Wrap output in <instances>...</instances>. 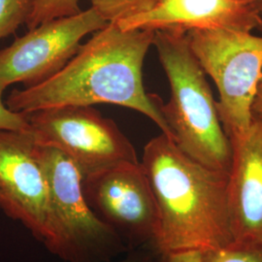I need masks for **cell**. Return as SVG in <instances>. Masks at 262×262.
Masks as SVG:
<instances>
[{"label": "cell", "mask_w": 262, "mask_h": 262, "mask_svg": "<svg viewBox=\"0 0 262 262\" xmlns=\"http://www.w3.org/2000/svg\"><path fill=\"white\" fill-rule=\"evenodd\" d=\"M155 33L150 29L123 30L108 24L82 44L55 75L13 91L5 103L10 110L26 115L66 105H118L148 117L171 138L160 109L162 101L148 94L143 82L144 61Z\"/></svg>", "instance_id": "obj_1"}, {"label": "cell", "mask_w": 262, "mask_h": 262, "mask_svg": "<svg viewBox=\"0 0 262 262\" xmlns=\"http://www.w3.org/2000/svg\"><path fill=\"white\" fill-rule=\"evenodd\" d=\"M140 163L158 206L157 253L206 252L233 243L228 173L190 159L163 133L146 144Z\"/></svg>", "instance_id": "obj_2"}, {"label": "cell", "mask_w": 262, "mask_h": 262, "mask_svg": "<svg viewBox=\"0 0 262 262\" xmlns=\"http://www.w3.org/2000/svg\"><path fill=\"white\" fill-rule=\"evenodd\" d=\"M152 45L170 84V99L160 109L171 139L190 159L229 174L232 145L223 128L206 73L189 47L187 31L156 30Z\"/></svg>", "instance_id": "obj_3"}, {"label": "cell", "mask_w": 262, "mask_h": 262, "mask_svg": "<svg viewBox=\"0 0 262 262\" xmlns=\"http://www.w3.org/2000/svg\"><path fill=\"white\" fill-rule=\"evenodd\" d=\"M47 181L52 236L46 248L66 262H111L128 252L89 205L83 175L60 150L37 144Z\"/></svg>", "instance_id": "obj_4"}, {"label": "cell", "mask_w": 262, "mask_h": 262, "mask_svg": "<svg viewBox=\"0 0 262 262\" xmlns=\"http://www.w3.org/2000/svg\"><path fill=\"white\" fill-rule=\"evenodd\" d=\"M187 36L217 88L216 109L227 137L241 136L253 120L252 105L262 78V36L233 29L189 30Z\"/></svg>", "instance_id": "obj_5"}, {"label": "cell", "mask_w": 262, "mask_h": 262, "mask_svg": "<svg viewBox=\"0 0 262 262\" xmlns=\"http://www.w3.org/2000/svg\"><path fill=\"white\" fill-rule=\"evenodd\" d=\"M38 145L71 159L83 178L125 162H139L136 150L117 123L93 106L66 105L28 114Z\"/></svg>", "instance_id": "obj_6"}, {"label": "cell", "mask_w": 262, "mask_h": 262, "mask_svg": "<svg viewBox=\"0 0 262 262\" xmlns=\"http://www.w3.org/2000/svg\"><path fill=\"white\" fill-rule=\"evenodd\" d=\"M83 190L94 214L128 251L154 247L159 229L158 206L140 161L121 163L84 177Z\"/></svg>", "instance_id": "obj_7"}, {"label": "cell", "mask_w": 262, "mask_h": 262, "mask_svg": "<svg viewBox=\"0 0 262 262\" xmlns=\"http://www.w3.org/2000/svg\"><path fill=\"white\" fill-rule=\"evenodd\" d=\"M108 24L90 8L28 29L10 46L0 50V89L5 91L11 84L30 86L44 82L74 56L83 38Z\"/></svg>", "instance_id": "obj_8"}, {"label": "cell", "mask_w": 262, "mask_h": 262, "mask_svg": "<svg viewBox=\"0 0 262 262\" xmlns=\"http://www.w3.org/2000/svg\"><path fill=\"white\" fill-rule=\"evenodd\" d=\"M0 210L38 241L50 242L47 181L30 130H0Z\"/></svg>", "instance_id": "obj_9"}, {"label": "cell", "mask_w": 262, "mask_h": 262, "mask_svg": "<svg viewBox=\"0 0 262 262\" xmlns=\"http://www.w3.org/2000/svg\"><path fill=\"white\" fill-rule=\"evenodd\" d=\"M132 29H262L257 0H158L146 13L116 24Z\"/></svg>", "instance_id": "obj_10"}, {"label": "cell", "mask_w": 262, "mask_h": 262, "mask_svg": "<svg viewBox=\"0 0 262 262\" xmlns=\"http://www.w3.org/2000/svg\"><path fill=\"white\" fill-rule=\"evenodd\" d=\"M228 206L233 243L262 246V121L230 140Z\"/></svg>", "instance_id": "obj_11"}, {"label": "cell", "mask_w": 262, "mask_h": 262, "mask_svg": "<svg viewBox=\"0 0 262 262\" xmlns=\"http://www.w3.org/2000/svg\"><path fill=\"white\" fill-rule=\"evenodd\" d=\"M93 9L109 24H118L151 9L158 0H90Z\"/></svg>", "instance_id": "obj_12"}, {"label": "cell", "mask_w": 262, "mask_h": 262, "mask_svg": "<svg viewBox=\"0 0 262 262\" xmlns=\"http://www.w3.org/2000/svg\"><path fill=\"white\" fill-rule=\"evenodd\" d=\"M81 11L79 0H33L32 11L26 25L31 29L48 20L76 15Z\"/></svg>", "instance_id": "obj_13"}, {"label": "cell", "mask_w": 262, "mask_h": 262, "mask_svg": "<svg viewBox=\"0 0 262 262\" xmlns=\"http://www.w3.org/2000/svg\"><path fill=\"white\" fill-rule=\"evenodd\" d=\"M32 7L33 0H0V40L27 24Z\"/></svg>", "instance_id": "obj_14"}, {"label": "cell", "mask_w": 262, "mask_h": 262, "mask_svg": "<svg viewBox=\"0 0 262 262\" xmlns=\"http://www.w3.org/2000/svg\"><path fill=\"white\" fill-rule=\"evenodd\" d=\"M203 262H262V246L232 243L202 253Z\"/></svg>", "instance_id": "obj_15"}, {"label": "cell", "mask_w": 262, "mask_h": 262, "mask_svg": "<svg viewBox=\"0 0 262 262\" xmlns=\"http://www.w3.org/2000/svg\"><path fill=\"white\" fill-rule=\"evenodd\" d=\"M3 93L4 91L0 89V130H29L28 115L10 110L3 102Z\"/></svg>", "instance_id": "obj_16"}, {"label": "cell", "mask_w": 262, "mask_h": 262, "mask_svg": "<svg viewBox=\"0 0 262 262\" xmlns=\"http://www.w3.org/2000/svg\"><path fill=\"white\" fill-rule=\"evenodd\" d=\"M202 253L198 251H187L158 253L155 262H203Z\"/></svg>", "instance_id": "obj_17"}, {"label": "cell", "mask_w": 262, "mask_h": 262, "mask_svg": "<svg viewBox=\"0 0 262 262\" xmlns=\"http://www.w3.org/2000/svg\"><path fill=\"white\" fill-rule=\"evenodd\" d=\"M158 253L150 247H144L128 251L121 260L116 262H155Z\"/></svg>", "instance_id": "obj_18"}, {"label": "cell", "mask_w": 262, "mask_h": 262, "mask_svg": "<svg viewBox=\"0 0 262 262\" xmlns=\"http://www.w3.org/2000/svg\"><path fill=\"white\" fill-rule=\"evenodd\" d=\"M252 115L254 118L262 121V78L257 86V91L252 105Z\"/></svg>", "instance_id": "obj_19"}, {"label": "cell", "mask_w": 262, "mask_h": 262, "mask_svg": "<svg viewBox=\"0 0 262 262\" xmlns=\"http://www.w3.org/2000/svg\"><path fill=\"white\" fill-rule=\"evenodd\" d=\"M257 4H258V8H259V11L262 15V0H257Z\"/></svg>", "instance_id": "obj_20"}]
</instances>
